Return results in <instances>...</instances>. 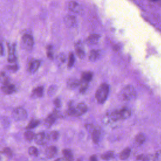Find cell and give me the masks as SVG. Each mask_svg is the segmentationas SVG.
<instances>
[{"mask_svg":"<svg viewBox=\"0 0 161 161\" xmlns=\"http://www.w3.org/2000/svg\"><path fill=\"white\" fill-rule=\"evenodd\" d=\"M40 65L39 60H33L31 61L28 65V70L30 73H35L38 69Z\"/></svg>","mask_w":161,"mask_h":161,"instance_id":"obj_12","label":"cell"},{"mask_svg":"<svg viewBox=\"0 0 161 161\" xmlns=\"http://www.w3.org/2000/svg\"><path fill=\"white\" fill-rule=\"evenodd\" d=\"M80 81L75 77L69 78L67 81V86L70 89H74L77 87H79Z\"/></svg>","mask_w":161,"mask_h":161,"instance_id":"obj_8","label":"cell"},{"mask_svg":"<svg viewBox=\"0 0 161 161\" xmlns=\"http://www.w3.org/2000/svg\"><path fill=\"white\" fill-rule=\"evenodd\" d=\"M47 55L49 59L52 60L53 58V52L52 45H48L47 47Z\"/></svg>","mask_w":161,"mask_h":161,"instance_id":"obj_31","label":"cell"},{"mask_svg":"<svg viewBox=\"0 0 161 161\" xmlns=\"http://www.w3.org/2000/svg\"><path fill=\"white\" fill-rule=\"evenodd\" d=\"M48 139V136L43 132L39 133L35 135V136L34 138L35 142L38 145H44L47 142Z\"/></svg>","mask_w":161,"mask_h":161,"instance_id":"obj_7","label":"cell"},{"mask_svg":"<svg viewBox=\"0 0 161 161\" xmlns=\"http://www.w3.org/2000/svg\"><path fill=\"white\" fill-rule=\"evenodd\" d=\"M22 45L26 50H31L33 46V39L31 35L25 34L22 36Z\"/></svg>","mask_w":161,"mask_h":161,"instance_id":"obj_5","label":"cell"},{"mask_svg":"<svg viewBox=\"0 0 161 161\" xmlns=\"http://www.w3.org/2000/svg\"><path fill=\"white\" fill-rule=\"evenodd\" d=\"M131 110L126 108L123 107L119 109L115 110L111 114V119L113 121H118L120 119H125L131 116Z\"/></svg>","mask_w":161,"mask_h":161,"instance_id":"obj_2","label":"cell"},{"mask_svg":"<svg viewBox=\"0 0 161 161\" xmlns=\"http://www.w3.org/2000/svg\"><path fill=\"white\" fill-rule=\"evenodd\" d=\"M142 161H155V160L153 155H145Z\"/></svg>","mask_w":161,"mask_h":161,"instance_id":"obj_38","label":"cell"},{"mask_svg":"<svg viewBox=\"0 0 161 161\" xmlns=\"http://www.w3.org/2000/svg\"><path fill=\"white\" fill-rule=\"evenodd\" d=\"M57 60L60 63V64H62V63H64L65 61V56L64 53H60L58 54V55L57 56Z\"/></svg>","mask_w":161,"mask_h":161,"instance_id":"obj_37","label":"cell"},{"mask_svg":"<svg viewBox=\"0 0 161 161\" xmlns=\"http://www.w3.org/2000/svg\"><path fill=\"white\" fill-rule=\"evenodd\" d=\"M15 90H16L15 86H14L13 84H10V83L3 85L1 86L2 92H3L4 94H12L13 92H14L15 91Z\"/></svg>","mask_w":161,"mask_h":161,"instance_id":"obj_11","label":"cell"},{"mask_svg":"<svg viewBox=\"0 0 161 161\" xmlns=\"http://www.w3.org/2000/svg\"><path fill=\"white\" fill-rule=\"evenodd\" d=\"M100 55H101V52L99 50H92L90 52L89 59L90 61L94 62L100 57Z\"/></svg>","mask_w":161,"mask_h":161,"instance_id":"obj_17","label":"cell"},{"mask_svg":"<svg viewBox=\"0 0 161 161\" xmlns=\"http://www.w3.org/2000/svg\"><path fill=\"white\" fill-rule=\"evenodd\" d=\"M55 161H67L65 158H58L57 160H55Z\"/></svg>","mask_w":161,"mask_h":161,"instance_id":"obj_44","label":"cell"},{"mask_svg":"<svg viewBox=\"0 0 161 161\" xmlns=\"http://www.w3.org/2000/svg\"><path fill=\"white\" fill-rule=\"evenodd\" d=\"M100 38V35L97 34H91L86 39V43L88 45L96 44Z\"/></svg>","mask_w":161,"mask_h":161,"instance_id":"obj_13","label":"cell"},{"mask_svg":"<svg viewBox=\"0 0 161 161\" xmlns=\"http://www.w3.org/2000/svg\"><path fill=\"white\" fill-rule=\"evenodd\" d=\"M43 87L42 86H38L32 91L31 96H34L35 97H42L43 95Z\"/></svg>","mask_w":161,"mask_h":161,"instance_id":"obj_20","label":"cell"},{"mask_svg":"<svg viewBox=\"0 0 161 161\" xmlns=\"http://www.w3.org/2000/svg\"><path fill=\"white\" fill-rule=\"evenodd\" d=\"M153 156L155 161H161V150L156 152Z\"/></svg>","mask_w":161,"mask_h":161,"instance_id":"obj_39","label":"cell"},{"mask_svg":"<svg viewBox=\"0 0 161 161\" xmlns=\"http://www.w3.org/2000/svg\"><path fill=\"white\" fill-rule=\"evenodd\" d=\"M88 85H89V83L80 80V86H79L80 92V93H84L86 91V90L88 87Z\"/></svg>","mask_w":161,"mask_h":161,"instance_id":"obj_28","label":"cell"},{"mask_svg":"<svg viewBox=\"0 0 161 161\" xmlns=\"http://www.w3.org/2000/svg\"><path fill=\"white\" fill-rule=\"evenodd\" d=\"M75 109L77 111V116H80V115L84 114L87 111V106L84 103H79L77 105V106L75 107Z\"/></svg>","mask_w":161,"mask_h":161,"instance_id":"obj_15","label":"cell"},{"mask_svg":"<svg viewBox=\"0 0 161 161\" xmlns=\"http://www.w3.org/2000/svg\"><path fill=\"white\" fill-rule=\"evenodd\" d=\"M57 153V148L54 146H50L48 147L45 151V154L47 157L52 158Z\"/></svg>","mask_w":161,"mask_h":161,"instance_id":"obj_21","label":"cell"},{"mask_svg":"<svg viewBox=\"0 0 161 161\" xmlns=\"http://www.w3.org/2000/svg\"><path fill=\"white\" fill-rule=\"evenodd\" d=\"M119 97L122 100L130 101L136 97V91L131 85H127L122 89L119 93Z\"/></svg>","mask_w":161,"mask_h":161,"instance_id":"obj_3","label":"cell"},{"mask_svg":"<svg viewBox=\"0 0 161 161\" xmlns=\"http://www.w3.org/2000/svg\"><path fill=\"white\" fill-rule=\"evenodd\" d=\"M75 53L79 58L83 59L85 57L86 53L84 52V48L80 42H78L75 44Z\"/></svg>","mask_w":161,"mask_h":161,"instance_id":"obj_6","label":"cell"},{"mask_svg":"<svg viewBox=\"0 0 161 161\" xmlns=\"http://www.w3.org/2000/svg\"><path fill=\"white\" fill-rule=\"evenodd\" d=\"M67 114L69 116H78L77 114V111L75 109V108L73 107V106H70L69 108V109H67Z\"/></svg>","mask_w":161,"mask_h":161,"instance_id":"obj_33","label":"cell"},{"mask_svg":"<svg viewBox=\"0 0 161 161\" xmlns=\"http://www.w3.org/2000/svg\"><path fill=\"white\" fill-rule=\"evenodd\" d=\"M113 155H114L113 151H108L104 153L103 154H102L101 155V157L102 159L104 160H109L113 157Z\"/></svg>","mask_w":161,"mask_h":161,"instance_id":"obj_25","label":"cell"},{"mask_svg":"<svg viewBox=\"0 0 161 161\" xmlns=\"http://www.w3.org/2000/svg\"><path fill=\"white\" fill-rule=\"evenodd\" d=\"M1 55H3V47L2 43L1 44Z\"/></svg>","mask_w":161,"mask_h":161,"instance_id":"obj_45","label":"cell"},{"mask_svg":"<svg viewBox=\"0 0 161 161\" xmlns=\"http://www.w3.org/2000/svg\"><path fill=\"white\" fill-rule=\"evenodd\" d=\"M53 103H54V105L55 106L56 108H60V101L59 99L57 98L55 99H54L53 101Z\"/></svg>","mask_w":161,"mask_h":161,"instance_id":"obj_42","label":"cell"},{"mask_svg":"<svg viewBox=\"0 0 161 161\" xmlns=\"http://www.w3.org/2000/svg\"><path fill=\"white\" fill-rule=\"evenodd\" d=\"M75 62V58H74V55L73 54V53H70L69 55V58H68V64H67V66L69 68L72 67L74 65Z\"/></svg>","mask_w":161,"mask_h":161,"instance_id":"obj_30","label":"cell"},{"mask_svg":"<svg viewBox=\"0 0 161 161\" xmlns=\"http://www.w3.org/2000/svg\"><path fill=\"white\" fill-rule=\"evenodd\" d=\"M7 68H8V70H11V71H13V72L17 70V69H18V67H17L16 65H8V66L7 67Z\"/></svg>","mask_w":161,"mask_h":161,"instance_id":"obj_41","label":"cell"},{"mask_svg":"<svg viewBox=\"0 0 161 161\" xmlns=\"http://www.w3.org/2000/svg\"><path fill=\"white\" fill-rule=\"evenodd\" d=\"M39 123H40L39 120H38V119H32L28 124V125L26 126V129H28V130L33 129V128L36 127L39 125Z\"/></svg>","mask_w":161,"mask_h":161,"instance_id":"obj_26","label":"cell"},{"mask_svg":"<svg viewBox=\"0 0 161 161\" xmlns=\"http://www.w3.org/2000/svg\"><path fill=\"white\" fill-rule=\"evenodd\" d=\"M12 118L16 121H21L27 118V112L22 107H18L13 109L11 113Z\"/></svg>","mask_w":161,"mask_h":161,"instance_id":"obj_4","label":"cell"},{"mask_svg":"<svg viewBox=\"0 0 161 161\" xmlns=\"http://www.w3.org/2000/svg\"><path fill=\"white\" fill-rule=\"evenodd\" d=\"M28 153L30 155H32V156H35V157H36L38 154V149L35 147H30L29 148H28Z\"/></svg>","mask_w":161,"mask_h":161,"instance_id":"obj_32","label":"cell"},{"mask_svg":"<svg viewBox=\"0 0 161 161\" xmlns=\"http://www.w3.org/2000/svg\"><path fill=\"white\" fill-rule=\"evenodd\" d=\"M3 152L6 155H7L8 157H12L13 152H12V150H11V148H9V147H5V148H4L3 150Z\"/></svg>","mask_w":161,"mask_h":161,"instance_id":"obj_36","label":"cell"},{"mask_svg":"<svg viewBox=\"0 0 161 161\" xmlns=\"http://www.w3.org/2000/svg\"><path fill=\"white\" fill-rule=\"evenodd\" d=\"M50 136L51 139H52L53 140H57L58 139V138L59 133H58V132L57 131L53 130V131L50 132Z\"/></svg>","mask_w":161,"mask_h":161,"instance_id":"obj_35","label":"cell"},{"mask_svg":"<svg viewBox=\"0 0 161 161\" xmlns=\"http://www.w3.org/2000/svg\"><path fill=\"white\" fill-rule=\"evenodd\" d=\"M92 78V73L90 71L84 72L82 74V78L81 80L89 83Z\"/></svg>","mask_w":161,"mask_h":161,"instance_id":"obj_22","label":"cell"},{"mask_svg":"<svg viewBox=\"0 0 161 161\" xmlns=\"http://www.w3.org/2000/svg\"><path fill=\"white\" fill-rule=\"evenodd\" d=\"M145 141V136L143 133L138 134L135 137V142L138 145H142Z\"/></svg>","mask_w":161,"mask_h":161,"instance_id":"obj_24","label":"cell"},{"mask_svg":"<svg viewBox=\"0 0 161 161\" xmlns=\"http://www.w3.org/2000/svg\"><path fill=\"white\" fill-rule=\"evenodd\" d=\"M85 127H86V128L87 129V130L88 131H89L91 133L92 132V131L96 128V127L93 125H92V124H86V125H85Z\"/></svg>","mask_w":161,"mask_h":161,"instance_id":"obj_40","label":"cell"},{"mask_svg":"<svg viewBox=\"0 0 161 161\" xmlns=\"http://www.w3.org/2000/svg\"><path fill=\"white\" fill-rule=\"evenodd\" d=\"M131 153V149L129 147H127L125 148L119 154V158L122 160L127 159Z\"/></svg>","mask_w":161,"mask_h":161,"instance_id":"obj_23","label":"cell"},{"mask_svg":"<svg viewBox=\"0 0 161 161\" xmlns=\"http://www.w3.org/2000/svg\"><path fill=\"white\" fill-rule=\"evenodd\" d=\"M109 91V85L106 83H103L97 89L95 94V97L99 104H103L106 100Z\"/></svg>","mask_w":161,"mask_h":161,"instance_id":"obj_1","label":"cell"},{"mask_svg":"<svg viewBox=\"0 0 161 161\" xmlns=\"http://www.w3.org/2000/svg\"><path fill=\"white\" fill-rule=\"evenodd\" d=\"M62 154L64 157V158L67 161H73L74 157L72 151L70 149L65 148L62 150Z\"/></svg>","mask_w":161,"mask_h":161,"instance_id":"obj_19","label":"cell"},{"mask_svg":"<svg viewBox=\"0 0 161 161\" xmlns=\"http://www.w3.org/2000/svg\"><path fill=\"white\" fill-rule=\"evenodd\" d=\"M58 116L57 112L53 111V113L49 114L45 119V125L47 126H51L55 122L57 117Z\"/></svg>","mask_w":161,"mask_h":161,"instance_id":"obj_10","label":"cell"},{"mask_svg":"<svg viewBox=\"0 0 161 161\" xmlns=\"http://www.w3.org/2000/svg\"><path fill=\"white\" fill-rule=\"evenodd\" d=\"M24 135H25V139L26 140H28V141L32 140L33 139L35 138V135L31 131H26Z\"/></svg>","mask_w":161,"mask_h":161,"instance_id":"obj_29","label":"cell"},{"mask_svg":"<svg viewBox=\"0 0 161 161\" xmlns=\"http://www.w3.org/2000/svg\"><path fill=\"white\" fill-rule=\"evenodd\" d=\"M9 47V54H8V62L10 63H13L14 62L16 61V57H15V54H14V45H11L8 46Z\"/></svg>","mask_w":161,"mask_h":161,"instance_id":"obj_18","label":"cell"},{"mask_svg":"<svg viewBox=\"0 0 161 161\" xmlns=\"http://www.w3.org/2000/svg\"><path fill=\"white\" fill-rule=\"evenodd\" d=\"M64 22L68 27L71 28V27H73L75 25L76 19H75V18L74 16L67 15L64 18Z\"/></svg>","mask_w":161,"mask_h":161,"instance_id":"obj_14","label":"cell"},{"mask_svg":"<svg viewBox=\"0 0 161 161\" xmlns=\"http://www.w3.org/2000/svg\"><path fill=\"white\" fill-rule=\"evenodd\" d=\"M1 82L3 85L9 84V78L6 75V74L4 72H1Z\"/></svg>","mask_w":161,"mask_h":161,"instance_id":"obj_34","label":"cell"},{"mask_svg":"<svg viewBox=\"0 0 161 161\" xmlns=\"http://www.w3.org/2000/svg\"><path fill=\"white\" fill-rule=\"evenodd\" d=\"M68 8L71 11L76 13H80V12L82 11L81 6L79 4H78L77 2H75V1L69 2V4H68Z\"/></svg>","mask_w":161,"mask_h":161,"instance_id":"obj_9","label":"cell"},{"mask_svg":"<svg viewBox=\"0 0 161 161\" xmlns=\"http://www.w3.org/2000/svg\"><path fill=\"white\" fill-rule=\"evenodd\" d=\"M89 161H97V158L96 155H92L89 157Z\"/></svg>","mask_w":161,"mask_h":161,"instance_id":"obj_43","label":"cell"},{"mask_svg":"<svg viewBox=\"0 0 161 161\" xmlns=\"http://www.w3.org/2000/svg\"><path fill=\"white\" fill-rule=\"evenodd\" d=\"M57 91V87L55 85L50 86L47 90V94L49 96H53Z\"/></svg>","mask_w":161,"mask_h":161,"instance_id":"obj_27","label":"cell"},{"mask_svg":"<svg viewBox=\"0 0 161 161\" xmlns=\"http://www.w3.org/2000/svg\"><path fill=\"white\" fill-rule=\"evenodd\" d=\"M100 135H101L100 130L96 128L91 133V138L93 142L95 144H97L99 143V139H100Z\"/></svg>","mask_w":161,"mask_h":161,"instance_id":"obj_16","label":"cell"}]
</instances>
